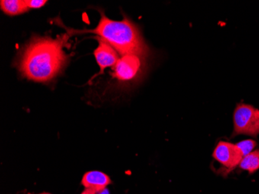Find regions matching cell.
Masks as SVG:
<instances>
[{
  "label": "cell",
  "mask_w": 259,
  "mask_h": 194,
  "mask_svg": "<svg viewBox=\"0 0 259 194\" xmlns=\"http://www.w3.org/2000/svg\"><path fill=\"white\" fill-rule=\"evenodd\" d=\"M213 157L227 173H230L237 166H239L244 156L237 144L228 141H220L213 151Z\"/></svg>",
  "instance_id": "277c9868"
},
{
  "label": "cell",
  "mask_w": 259,
  "mask_h": 194,
  "mask_svg": "<svg viewBox=\"0 0 259 194\" xmlns=\"http://www.w3.org/2000/svg\"><path fill=\"white\" fill-rule=\"evenodd\" d=\"M0 8L9 16L20 15L29 10L26 0H1Z\"/></svg>",
  "instance_id": "ba28073f"
},
{
  "label": "cell",
  "mask_w": 259,
  "mask_h": 194,
  "mask_svg": "<svg viewBox=\"0 0 259 194\" xmlns=\"http://www.w3.org/2000/svg\"><path fill=\"white\" fill-rule=\"evenodd\" d=\"M240 169L249 173H255L259 169V150L252 151L243 157L239 165Z\"/></svg>",
  "instance_id": "9c48e42d"
},
{
  "label": "cell",
  "mask_w": 259,
  "mask_h": 194,
  "mask_svg": "<svg viewBox=\"0 0 259 194\" xmlns=\"http://www.w3.org/2000/svg\"><path fill=\"white\" fill-rule=\"evenodd\" d=\"M111 183V179L105 173L100 171H90L84 174L81 179V184L85 189L95 190L97 193L103 192L108 185Z\"/></svg>",
  "instance_id": "52a82bcc"
},
{
  "label": "cell",
  "mask_w": 259,
  "mask_h": 194,
  "mask_svg": "<svg viewBox=\"0 0 259 194\" xmlns=\"http://www.w3.org/2000/svg\"><path fill=\"white\" fill-rule=\"evenodd\" d=\"M88 32L98 35L100 39L113 47L122 56L133 54L142 57L148 54V47L139 29L126 17L120 21H116L102 14L97 27Z\"/></svg>",
  "instance_id": "7a4b0ae2"
},
{
  "label": "cell",
  "mask_w": 259,
  "mask_h": 194,
  "mask_svg": "<svg viewBox=\"0 0 259 194\" xmlns=\"http://www.w3.org/2000/svg\"><path fill=\"white\" fill-rule=\"evenodd\" d=\"M141 57L138 55H123L113 67V76L120 81L133 80L141 71Z\"/></svg>",
  "instance_id": "5b68a950"
},
{
  "label": "cell",
  "mask_w": 259,
  "mask_h": 194,
  "mask_svg": "<svg viewBox=\"0 0 259 194\" xmlns=\"http://www.w3.org/2000/svg\"><path fill=\"white\" fill-rule=\"evenodd\" d=\"M236 144L237 146L240 148L241 152H242L243 156H245L252 152L253 150L257 145V143L254 140L249 139L244 140V141H241V142L238 143Z\"/></svg>",
  "instance_id": "30bf717a"
},
{
  "label": "cell",
  "mask_w": 259,
  "mask_h": 194,
  "mask_svg": "<svg viewBox=\"0 0 259 194\" xmlns=\"http://www.w3.org/2000/svg\"><path fill=\"white\" fill-rule=\"evenodd\" d=\"M99 46L94 51L96 60L100 68V73H103L105 68L114 67L119 60L117 52L108 43L99 38Z\"/></svg>",
  "instance_id": "8992f818"
},
{
  "label": "cell",
  "mask_w": 259,
  "mask_h": 194,
  "mask_svg": "<svg viewBox=\"0 0 259 194\" xmlns=\"http://www.w3.org/2000/svg\"><path fill=\"white\" fill-rule=\"evenodd\" d=\"M48 3L47 0H26L29 9H40Z\"/></svg>",
  "instance_id": "8fae6325"
},
{
  "label": "cell",
  "mask_w": 259,
  "mask_h": 194,
  "mask_svg": "<svg viewBox=\"0 0 259 194\" xmlns=\"http://www.w3.org/2000/svg\"><path fill=\"white\" fill-rule=\"evenodd\" d=\"M40 194H51V193H49V192H44V193H40Z\"/></svg>",
  "instance_id": "4fadbf2b"
},
{
  "label": "cell",
  "mask_w": 259,
  "mask_h": 194,
  "mask_svg": "<svg viewBox=\"0 0 259 194\" xmlns=\"http://www.w3.org/2000/svg\"><path fill=\"white\" fill-rule=\"evenodd\" d=\"M97 192L95 190L91 189H85L81 194H97Z\"/></svg>",
  "instance_id": "7c38bea8"
},
{
  "label": "cell",
  "mask_w": 259,
  "mask_h": 194,
  "mask_svg": "<svg viewBox=\"0 0 259 194\" xmlns=\"http://www.w3.org/2000/svg\"><path fill=\"white\" fill-rule=\"evenodd\" d=\"M68 57L63 39L35 37L27 45L18 62L22 75L37 83H48L60 73Z\"/></svg>",
  "instance_id": "6da1fadb"
},
{
  "label": "cell",
  "mask_w": 259,
  "mask_h": 194,
  "mask_svg": "<svg viewBox=\"0 0 259 194\" xmlns=\"http://www.w3.org/2000/svg\"><path fill=\"white\" fill-rule=\"evenodd\" d=\"M244 135L257 138L259 135V110L249 104L238 103L234 113L232 137Z\"/></svg>",
  "instance_id": "3957f363"
}]
</instances>
